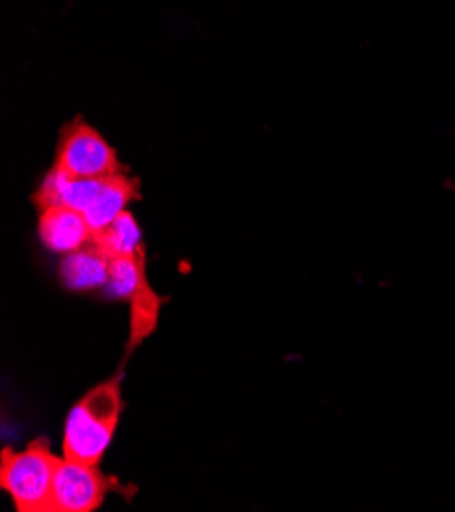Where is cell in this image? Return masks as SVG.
Returning a JSON list of instances; mask_svg holds the SVG:
<instances>
[{"label":"cell","mask_w":455,"mask_h":512,"mask_svg":"<svg viewBox=\"0 0 455 512\" xmlns=\"http://www.w3.org/2000/svg\"><path fill=\"white\" fill-rule=\"evenodd\" d=\"M123 406L121 376H113L88 390L68 415L64 457L72 462L98 466L115 439Z\"/></svg>","instance_id":"cell-1"},{"label":"cell","mask_w":455,"mask_h":512,"mask_svg":"<svg viewBox=\"0 0 455 512\" xmlns=\"http://www.w3.org/2000/svg\"><path fill=\"white\" fill-rule=\"evenodd\" d=\"M60 462L47 439H35L23 451L5 447L0 453V488L19 512H49Z\"/></svg>","instance_id":"cell-2"},{"label":"cell","mask_w":455,"mask_h":512,"mask_svg":"<svg viewBox=\"0 0 455 512\" xmlns=\"http://www.w3.org/2000/svg\"><path fill=\"white\" fill-rule=\"evenodd\" d=\"M54 166L76 178H111L125 172L111 143L82 119L62 129Z\"/></svg>","instance_id":"cell-3"},{"label":"cell","mask_w":455,"mask_h":512,"mask_svg":"<svg viewBox=\"0 0 455 512\" xmlns=\"http://www.w3.org/2000/svg\"><path fill=\"white\" fill-rule=\"evenodd\" d=\"M111 490L125 492L115 480L105 476L98 466L62 459L52 492V510L49 512H92L103 506Z\"/></svg>","instance_id":"cell-4"},{"label":"cell","mask_w":455,"mask_h":512,"mask_svg":"<svg viewBox=\"0 0 455 512\" xmlns=\"http://www.w3.org/2000/svg\"><path fill=\"white\" fill-rule=\"evenodd\" d=\"M37 229L43 245L58 253H72L94 241L86 217L70 207L39 209Z\"/></svg>","instance_id":"cell-5"},{"label":"cell","mask_w":455,"mask_h":512,"mask_svg":"<svg viewBox=\"0 0 455 512\" xmlns=\"http://www.w3.org/2000/svg\"><path fill=\"white\" fill-rule=\"evenodd\" d=\"M139 198V182L129 178L127 172L111 176L105 180L103 188L96 194L90 209L84 213L92 233L105 231L111 227L125 211L133 200Z\"/></svg>","instance_id":"cell-6"},{"label":"cell","mask_w":455,"mask_h":512,"mask_svg":"<svg viewBox=\"0 0 455 512\" xmlns=\"http://www.w3.org/2000/svg\"><path fill=\"white\" fill-rule=\"evenodd\" d=\"M60 280L70 290H94L109 282V258L94 243L66 253L60 264Z\"/></svg>","instance_id":"cell-7"},{"label":"cell","mask_w":455,"mask_h":512,"mask_svg":"<svg viewBox=\"0 0 455 512\" xmlns=\"http://www.w3.org/2000/svg\"><path fill=\"white\" fill-rule=\"evenodd\" d=\"M131 317H129V341H127V353H131L143 339H147L156 331L160 321V309L162 298L149 286L147 278L141 282L133 298L129 300Z\"/></svg>","instance_id":"cell-8"},{"label":"cell","mask_w":455,"mask_h":512,"mask_svg":"<svg viewBox=\"0 0 455 512\" xmlns=\"http://www.w3.org/2000/svg\"><path fill=\"white\" fill-rule=\"evenodd\" d=\"M92 243L103 251L107 258H115V255H137L145 251L141 229L129 211H125L111 227L96 233Z\"/></svg>","instance_id":"cell-9"},{"label":"cell","mask_w":455,"mask_h":512,"mask_svg":"<svg viewBox=\"0 0 455 512\" xmlns=\"http://www.w3.org/2000/svg\"><path fill=\"white\" fill-rule=\"evenodd\" d=\"M145 278V251L137 255H115V258H109L107 292L111 298L131 300Z\"/></svg>","instance_id":"cell-10"}]
</instances>
